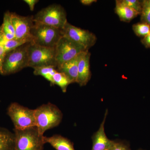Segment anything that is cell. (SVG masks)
<instances>
[{"instance_id":"cell-1","label":"cell","mask_w":150,"mask_h":150,"mask_svg":"<svg viewBox=\"0 0 150 150\" xmlns=\"http://www.w3.org/2000/svg\"><path fill=\"white\" fill-rule=\"evenodd\" d=\"M34 110L36 127L41 135L59 126L62 122L63 116L62 111L51 103L42 105Z\"/></svg>"},{"instance_id":"cell-17","label":"cell","mask_w":150,"mask_h":150,"mask_svg":"<svg viewBox=\"0 0 150 150\" xmlns=\"http://www.w3.org/2000/svg\"><path fill=\"white\" fill-rule=\"evenodd\" d=\"M11 13L6 12L4 15V21L2 25L6 40L15 38V30L11 19Z\"/></svg>"},{"instance_id":"cell-2","label":"cell","mask_w":150,"mask_h":150,"mask_svg":"<svg viewBox=\"0 0 150 150\" xmlns=\"http://www.w3.org/2000/svg\"><path fill=\"white\" fill-rule=\"evenodd\" d=\"M15 138L16 150H43L44 135L39 133L37 127L23 130L13 129Z\"/></svg>"},{"instance_id":"cell-25","label":"cell","mask_w":150,"mask_h":150,"mask_svg":"<svg viewBox=\"0 0 150 150\" xmlns=\"http://www.w3.org/2000/svg\"><path fill=\"white\" fill-rule=\"evenodd\" d=\"M6 51L3 43H0V74L2 75V67Z\"/></svg>"},{"instance_id":"cell-12","label":"cell","mask_w":150,"mask_h":150,"mask_svg":"<svg viewBox=\"0 0 150 150\" xmlns=\"http://www.w3.org/2000/svg\"><path fill=\"white\" fill-rule=\"evenodd\" d=\"M90 58L91 53L87 51L83 53L80 60L77 83L81 86L86 85L91 78Z\"/></svg>"},{"instance_id":"cell-10","label":"cell","mask_w":150,"mask_h":150,"mask_svg":"<svg viewBox=\"0 0 150 150\" xmlns=\"http://www.w3.org/2000/svg\"><path fill=\"white\" fill-rule=\"evenodd\" d=\"M11 19L15 30V38L32 43L30 30L34 24L33 16H21L15 13H11Z\"/></svg>"},{"instance_id":"cell-7","label":"cell","mask_w":150,"mask_h":150,"mask_svg":"<svg viewBox=\"0 0 150 150\" xmlns=\"http://www.w3.org/2000/svg\"><path fill=\"white\" fill-rule=\"evenodd\" d=\"M34 109H30L16 102L11 103L7 108V114L18 130L36 126Z\"/></svg>"},{"instance_id":"cell-26","label":"cell","mask_w":150,"mask_h":150,"mask_svg":"<svg viewBox=\"0 0 150 150\" xmlns=\"http://www.w3.org/2000/svg\"><path fill=\"white\" fill-rule=\"evenodd\" d=\"M143 45L146 48H150V33L141 40Z\"/></svg>"},{"instance_id":"cell-28","label":"cell","mask_w":150,"mask_h":150,"mask_svg":"<svg viewBox=\"0 0 150 150\" xmlns=\"http://www.w3.org/2000/svg\"><path fill=\"white\" fill-rule=\"evenodd\" d=\"M80 2L85 6H89L94 3L96 2V0H81Z\"/></svg>"},{"instance_id":"cell-15","label":"cell","mask_w":150,"mask_h":150,"mask_svg":"<svg viewBox=\"0 0 150 150\" xmlns=\"http://www.w3.org/2000/svg\"><path fill=\"white\" fill-rule=\"evenodd\" d=\"M114 11L118 16L121 21L125 22H130L132 20L140 15L133 9L128 7L118 2V0L115 1V6Z\"/></svg>"},{"instance_id":"cell-13","label":"cell","mask_w":150,"mask_h":150,"mask_svg":"<svg viewBox=\"0 0 150 150\" xmlns=\"http://www.w3.org/2000/svg\"><path fill=\"white\" fill-rule=\"evenodd\" d=\"M83 53H81L75 58L65 62L56 68L58 72L64 74L69 78L72 83H77L79 63Z\"/></svg>"},{"instance_id":"cell-5","label":"cell","mask_w":150,"mask_h":150,"mask_svg":"<svg viewBox=\"0 0 150 150\" xmlns=\"http://www.w3.org/2000/svg\"><path fill=\"white\" fill-rule=\"evenodd\" d=\"M28 67L33 69L51 67L57 68L55 48H48L30 43L28 49Z\"/></svg>"},{"instance_id":"cell-19","label":"cell","mask_w":150,"mask_h":150,"mask_svg":"<svg viewBox=\"0 0 150 150\" xmlns=\"http://www.w3.org/2000/svg\"><path fill=\"white\" fill-rule=\"evenodd\" d=\"M71 83V81L64 73L57 71L53 77V86H59L64 93L67 92V87Z\"/></svg>"},{"instance_id":"cell-24","label":"cell","mask_w":150,"mask_h":150,"mask_svg":"<svg viewBox=\"0 0 150 150\" xmlns=\"http://www.w3.org/2000/svg\"><path fill=\"white\" fill-rule=\"evenodd\" d=\"M109 150H131L130 146L126 143L115 141L113 146Z\"/></svg>"},{"instance_id":"cell-4","label":"cell","mask_w":150,"mask_h":150,"mask_svg":"<svg viewBox=\"0 0 150 150\" xmlns=\"http://www.w3.org/2000/svg\"><path fill=\"white\" fill-rule=\"evenodd\" d=\"M30 43L6 52L3 65L2 75L15 74L28 67V49Z\"/></svg>"},{"instance_id":"cell-16","label":"cell","mask_w":150,"mask_h":150,"mask_svg":"<svg viewBox=\"0 0 150 150\" xmlns=\"http://www.w3.org/2000/svg\"><path fill=\"white\" fill-rule=\"evenodd\" d=\"M0 150H16L14 133L0 127Z\"/></svg>"},{"instance_id":"cell-3","label":"cell","mask_w":150,"mask_h":150,"mask_svg":"<svg viewBox=\"0 0 150 150\" xmlns=\"http://www.w3.org/2000/svg\"><path fill=\"white\" fill-rule=\"evenodd\" d=\"M30 33L33 43L48 48H55L63 36L62 30L36 22L34 23Z\"/></svg>"},{"instance_id":"cell-8","label":"cell","mask_w":150,"mask_h":150,"mask_svg":"<svg viewBox=\"0 0 150 150\" xmlns=\"http://www.w3.org/2000/svg\"><path fill=\"white\" fill-rule=\"evenodd\" d=\"M62 31L63 36L82 46L88 51L96 42V36L93 33L88 30L74 26L68 22Z\"/></svg>"},{"instance_id":"cell-20","label":"cell","mask_w":150,"mask_h":150,"mask_svg":"<svg viewBox=\"0 0 150 150\" xmlns=\"http://www.w3.org/2000/svg\"><path fill=\"white\" fill-rule=\"evenodd\" d=\"M132 29L136 35L143 38L150 33V25L142 22L133 25Z\"/></svg>"},{"instance_id":"cell-22","label":"cell","mask_w":150,"mask_h":150,"mask_svg":"<svg viewBox=\"0 0 150 150\" xmlns=\"http://www.w3.org/2000/svg\"><path fill=\"white\" fill-rule=\"evenodd\" d=\"M28 43V42L25 40H18L15 38L11 40H6L3 45L6 52H7Z\"/></svg>"},{"instance_id":"cell-9","label":"cell","mask_w":150,"mask_h":150,"mask_svg":"<svg viewBox=\"0 0 150 150\" xmlns=\"http://www.w3.org/2000/svg\"><path fill=\"white\" fill-rule=\"evenodd\" d=\"M55 51L57 67L74 59L81 53L89 51L64 36L57 43Z\"/></svg>"},{"instance_id":"cell-21","label":"cell","mask_w":150,"mask_h":150,"mask_svg":"<svg viewBox=\"0 0 150 150\" xmlns=\"http://www.w3.org/2000/svg\"><path fill=\"white\" fill-rule=\"evenodd\" d=\"M140 15L141 22L150 26V0L142 1V10Z\"/></svg>"},{"instance_id":"cell-23","label":"cell","mask_w":150,"mask_h":150,"mask_svg":"<svg viewBox=\"0 0 150 150\" xmlns=\"http://www.w3.org/2000/svg\"><path fill=\"white\" fill-rule=\"evenodd\" d=\"M118 2L141 14L142 10V1L139 0H118Z\"/></svg>"},{"instance_id":"cell-14","label":"cell","mask_w":150,"mask_h":150,"mask_svg":"<svg viewBox=\"0 0 150 150\" xmlns=\"http://www.w3.org/2000/svg\"><path fill=\"white\" fill-rule=\"evenodd\" d=\"M45 143H48L56 150H75L74 144L67 138L60 135L44 137Z\"/></svg>"},{"instance_id":"cell-29","label":"cell","mask_w":150,"mask_h":150,"mask_svg":"<svg viewBox=\"0 0 150 150\" xmlns=\"http://www.w3.org/2000/svg\"><path fill=\"white\" fill-rule=\"evenodd\" d=\"M6 40L3 31L2 25H1L0 26V43H2L4 44Z\"/></svg>"},{"instance_id":"cell-6","label":"cell","mask_w":150,"mask_h":150,"mask_svg":"<svg viewBox=\"0 0 150 150\" xmlns=\"http://www.w3.org/2000/svg\"><path fill=\"white\" fill-rule=\"evenodd\" d=\"M34 22L39 23L62 30L68 22L66 11L62 6L51 5L39 11L33 17Z\"/></svg>"},{"instance_id":"cell-18","label":"cell","mask_w":150,"mask_h":150,"mask_svg":"<svg viewBox=\"0 0 150 150\" xmlns=\"http://www.w3.org/2000/svg\"><path fill=\"white\" fill-rule=\"evenodd\" d=\"M57 71L55 67H44L34 69L33 74L35 76H42L53 86V77Z\"/></svg>"},{"instance_id":"cell-11","label":"cell","mask_w":150,"mask_h":150,"mask_svg":"<svg viewBox=\"0 0 150 150\" xmlns=\"http://www.w3.org/2000/svg\"><path fill=\"white\" fill-rule=\"evenodd\" d=\"M108 113V110H106L99 129L92 137L91 150H109L115 143V141L110 140L107 138L105 132L104 124Z\"/></svg>"},{"instance_id":"cell-27","label":"cell","mask_w":150,"mask_h":150,"mask_svg":"<svg viewBox=\"0 0 150 150\" xmlns=\"http://www.w3.org/2000/svg\"><path fill=\"white\" fill-rule=\"evenodd\" d=\"M24 1L29 6L30 10L33 11L35 5L39 1L38 0H24Z\"/></svg>"},{"instance_id":"cell-30","label":"cell","mask_w":150,"mask_h":150,"mask_svg":"<svg viewBox=\"0 0 150 150\" xmlns=\"http://www.w3.org/2000/svg\"><path fill=\"white\" fill-rule=\"evenodd\" d=\"M142 150V149H139V150Z\"/></svg>"}]
</instances>
